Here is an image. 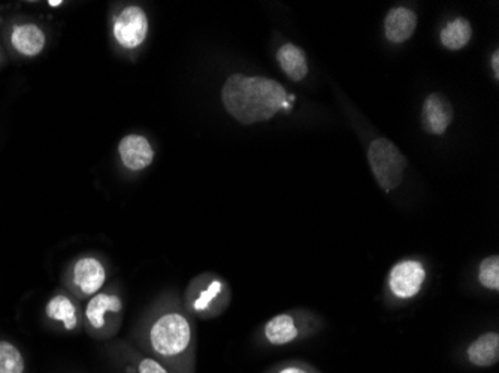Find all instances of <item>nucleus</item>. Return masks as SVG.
Returning a JSON list of instances; mask_svg holds the SVG:
<instances>
[{"mask_svg": "<svg viewBox=\"0 0 499 373\" xmlns=\"http://www.w3.org/2000/svg\"><path fill=\"white\" fill-rule=\"evenodd\" d=\"M221 102L236 121L254 124L272 119L288 105V93L274 79L235 74L221 88Z\"/></svg>", "mask_w": 499, "mask_h": 373, "instance_id": "f257e3e1", "label": "nucleus"}, {"mask_svg": "<svg viewBox=\"0 0 499 373\" xmlns=\"http://www.w3.org/2000/svg\"><path fill=\"white\" fill-rule=\"evenodd\" d=\"M153 359L175 373H193V330L182 312H165L148 330Z\"/></svg>", "mask_w": 499, "mask_h": 373, "instance_id": "f03ea898", "label": "nucleus"}, {"mask_svg": "<svg viewBox=\"0 0 499 373\" xmlns=\"http://www.w3.org/2000/svg\"><path fill=\"white\" fill-rule=\"evenodd\" d=\"M368 162L377 182L385 191L395 190L401 184L406 158L398 147L386 138H379L368 148Z\"/></svg>", "mask_w": 499, "mask_h": 373, "instance_id": "7ed1b4c3", "label": "nucleus"}, {"mask_svg": "<svg viewBox=\"0 0 499 373\" xmlns=\"http://www.w3.org/2000/svg\"><path fill=\"white\" fill-rule=\"evenodd\" d=\"M426 281V269L419 260L405 259L394 264L390 269L388 286L395 298L408 300L422 291Z\"/></svg>", "mask_w": 499, "mask_h": 373, "instance_id": "20e7f679", "label": "nucleus"}, {"mask_svg": "<svg viewBox=\"0 0 499 373\" xmlns=\"http://www.w3.org/2000/svg\"><path fill=\"white\" fill-rule=\"evenodd\" d=\"M313 325L292 314H280L263 325V339L272 347H284L313 334Z\"/></svg>", "mask_w": 499, "mask_h": 373, "instance_id": "39448f33", "label": "nucleus"}, {"mask_svg": "<svg viewBox=\"0 0 499 373\" xmlns=\"http://www.w3.org/2000/svg\"><path fill=\"white\" fill-rule=\"evenodd\" d=\"M148 20L139 6H128L117 15L114 36L124 49H137L146 40Z\"/></svg>", "mask_w": 499, "mask_h": 373, "instance_id": "423d86ee", "label": "nucleus"}, {"mask_svg": "<svg viewBox=\"0 0 499 373\" xmlns=\"http://www.w3.org/2000/svg\"><path fill=\"white\" fill-rule=\"evenodd\" d=\"M453 120L450 102L440 93L426 97L422 110V121L424 130L432 135H442Z\"/></svg>", "mask_w": 499, "mask_h": 373, "instance_id": "0eeeda50", "label": "nucleus"}, {"mask_svg": "<svg viewBox=\"0 0 499 373\" xmlns=\"http://www.w3.org/2000/svg\"><path fill=\"white\" fill-rule=\"evenodd\" d=\"M465 357L469 365L480 369H487L498 365L499 361V333L487 332L474 339L465 350Z\"/></svg>", "mask_w": 499, "mask_h": 373, "instance_id": "6e6552de", "label": "nucleus"}, {"mask_svg": "<svg viewBox=\"0 0 499 373\" xmlns=\"http://www.w3.org/2000/svg\"><path fill=\"white\" fill-rule=\"evenodd\" d=\"M119 153L124 166L130 171L146 169L155 158V151L151 148L150 142L139 135L123 138L120 142Z\"/></svg>", "mask_w": 499, "mask_h": 373, "instance_id": "1a4fd4ad", "label": "nucleus"}, {"mask_svg": "<svg viewBox=\"0 0 499 373\" xmlns=\"http://www.w3.org/2000/svg\"><path fill=\"white\" fill-rule=\"evenodd\" d=\"M105 280V268L94 257H83L74 266V281L83 295H96Z\"/></svg>", "mask_w": 499, "mask_h": 373, "instance_id": "9d476101", "label": "nucleus"}, {"mask_svg": "<svg viewBox=\"0 0 499 373\" xmlns=\"http://www.w3.org/2000/svg\"><path fill=\"white\" fill-rule=\"evenodd\" d=\"M417 27V15L411 9L398 6L386 15L385 35L390 42L401 44L410 40Z\"/></svg>", "mask_w": 499, "mask_h": 373, "instance_id": "9b49d317", "label": "nucleus"}, {"mask_svg": "<svg viewBox=\"0 0 499 373\" xmlns=\"http://www.w3.org/2000/svg\"><path fill=\"white\" fill-rule=\"evenodd\" d=\"M13 49L22 56H38L44 49L45 35L40 27L35 24H24V26H17L11 35Z\"/></svg>", "mask_w": 499, "mask_h": 373, "instance_id": "f8f14e48", "label": "nucleus"}, {"mask_svg": "<svg viewBox=\"0 0 499 373\" xmlns=\"http://www.w3.org/2000/svg\"><path fill=\"white\" fill-rule=\"evenodd\" d=\"M277 60L284 74L292 81H302L308 74V63L305 53L297 45H283L277 53Z\"/></svg>", "mask_w": 499, "mask_h": 373, "instance_id": "ddd939ff", "label": "nucleus"}, {"mask_svg": "<svg viewBox=\"0 0 499 373\" xmlns=\"http://www.w3.org/2000/svg\"><path fill=\"white\" fill-rule=\"evenodd\" d=\"M121 300L119 296L105 295V293H99L94 295V298L90 300L87 305V320L90 325L94 329H102L105 325V315L108 312H120L121 311Z\"/></svg>", "mask_w": 499, "mask_h": 373, "instance_id": "4468645a", "label": "nucleus"}, {"mask_svg": "<svg viewBox=\"0 0 499 373\" xmlns=\"http://www.w3.org/2000/svg\"><path fill=\"white\" fill-rule=\"evenodd\" d=\"M471 35H473V29H471L468 20L456 18L442 29L440 40L447 49L458 51L468 45Z\"/></svg>", "mask_w": 499, "mask_h": 373, "instance_id": "2eb2a0df", "label": "nucleus"}, {"mask_svg": "<svg viewBox=\"0 0 499 373\" xmlns=\"http://www.w3.org/2000/svg\"><path fill=\"white\" fill-rule=\"evenodd\" d=\"M47 315L51 320L62 321L65 329L74 330L76 327V309L74 303L67 296H54L47 305Z\"/></svg>", "mask_w": 499, "mask_h": 373, "instance_id": "dca6fc26", "label": "nucleus"}, {"mask_svg": "<svg viewBox=\"0 0 499 373\" xmlns=\"http://www.w3.org/2000/svg\"><path fill=\"white\" fill-rule=\"evenodd\" d=\"M26 363L22 351L8 341H0V373H24Z\"/></svg>", "mask_w": 499, "mask_h": 373, "instance_id": "f3484780", "label": "nucleus"}, {"mask_svg": "<svg viewBox=\"0 0 499 373\" xmlns=\"http://www.w3.org/2000/svg\"><path fill=\"white\" fill-rule=\"evenodd\" d=\"M478 282L486 290H499V257L498 255H489L482 260L478 266Z\"/></svg>", "mask_w": 499, "mask_h": 373, "instance_id": "a211bd4d", "label": "nucleus"}, {"mask_svg": "<svg viewBox=\"0 0 499 373\" xmlns=\"http://www.w3.org/2000/svg\"><path fill=\"white\" fill-rule=\"evenodd\" d=\"M223 289H225V286H223V282L218 281V280H214V281L209 282V284L200 291L198 298L193 300V303H192L193 311H207L208 307L211 306L212 302L220 296Z\"/></svg>", "mask_w": 499, "mask_h": 373, "instance_id": "6ab92c4d", "label": "nucleus"}, {"mask_svg": "<svg viewBox=\"0 0 499 373\" xmlns=\"http://www.w3.org/2000/svg\"><path fill=\"white\" fill-rule=\"evenodd\" d=\"M271 373H322L317 368H314L305 361H284L277 366Z\"/></svg>", "mask_w": 499, "mask_h": 373, "instance_id": "aec40b11", "label": "nucleus"}, {"mask_svg": "<svg viewBox=\"0 0 499 373\" xmlns=\"http://www.w3.org/2000/svg\"><path fill=\"white\" fill-rule=\"evenodd\" d=\"M138 373H175L153 357H144L137 363Z\"/></svg>", "mask_w": 499, "mask_h": 373, "instance_id": "412c9836", "label": "nucleus"}, {"mask_svg": "<svg viewBox=\"0 0 499 373\" xmlns=\"http://www.w3.org/2000/svg\"><path fill=\"white\" fill-rule=\"evenodd\" d=\"M492 69H494V74H495V78H499V53L492 54Z\"/></svg>", "mask_w": 499, "mask_h": 373, "instance_id": "4be33fe9", "label": "nucleus"}, {"mask_svg": "<svg viewBox=\"0 0 499 373\" xmlns=\"http://www.w3.org/2000/svg\"><path fill=\"white\" fill-rule=\"evenodd\" d=\"M49 4H51V6H60L62 0H49Z\"/></svg>", "mask_w": 499, "mask_h": 373, "instance_id": "5701e85b", "label": "nucleus"}]
</instances>
